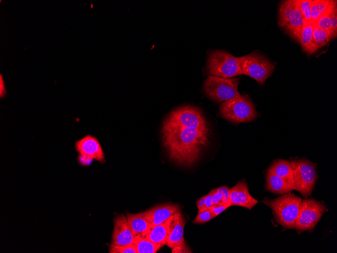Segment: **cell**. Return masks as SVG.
I'll list each match as a JSON object with an SVG mask.
<instances>
[{"mask_svg": "<svg viewBox=\"0 0 337 253\" xmlns=\"http://www.w3.org/2000/svg\"><path fill=\"white\" fill-rule=\"evenodd\" d=\"M313 26L314 23L312 22H304L298 39L302 50L308 55L316 52L313 42Z\"/></svg>", "mask_w": 337, "mask_h": 253, "instance_id": "obj_19", "label": "cell"}, {"mask_svg": "<svg viewBox=\"0 0 337 253\" xmlns=\"http://www.w3.org/2000/svg\"><path fill=\"white\" fill-rule=\"evenodd\" d=\"M231 206H238L252 209L258 203L250 194L247 184L244 181L238 182L230 188Z\"/></svg>", "mask_w": 337, "mask_h": 253, "instance_id": "obj_14", "label": "cell"}, {"mask_svg": "<svg viewBox=\"0 0 337 253\" xmlns=\"http://www.w3.org/2000/svg\"><path fill=\"white\" fill-rule=\"evenodd\" d=\"M128 223L136 235L145 237L149 231L151 224L144 217L143 212L132 214H126Z\"/></svg>", "mask_w": 337, "mask_h": 253, "instance_id": "obj_16", "label": "cell"}, {"mask_svg": "<svg viewBox=\"0 0 337 253\" xmlns=\"http://www.w3.org/2000/svg\"><path fill=\"white\" fill-rule=\"evenodd\" d=\"M211 127L198 107L184 106L171 112L162 122V144L169 159L184 166H191L208 147Z\"/></svg>", "mask_w": 337, "mask_h": 253, "instance_id": "obj_1", "label": "cell"}, {"mask_svg": "<svg viewBox=\"0 0 337 253\" xmlns=\"http://www.w3.org/2000/svg\"><path fill=\"white\" fill-rule=\"evenodd\" d=\"M302 199L294 193H286L263 203L272 210L277 221L286 229H295Z\"/></svg>", "mask_w": 337, "mask_h": 253, "instance_id": "obj_2", "label": "cell"}, {"mask_svg": "<svg viewBox=\"0 0 337 253\" xmlns=\"http://www.w3.org/2000/svg\"><path fill=\"white\" fill-rule=\"evenodd\" d=\"M219 112L224 119L238 124L254 120L258 117L254 103L246 94H240L222 102Z\"/></svg>", "mask_w": 337, "mask_h": 253, "instance_id": "obj_3", "label": "cell"}, {"mask_svg": "<svg viewBox=\"0 0 337 253\" xmlns=\"http://www.w3.org/2000/svg\"><path fill=\"white\" fill-rule=\"evenodd\" d=\"M266 189L275 194H286L294 188L284 180L267 171L266 176Z\"/></svg>", "mask_w": 337, "mask_h": 253, "instance_id": "obj_17", "label": "cell"}, {"mask_svg": "<svg viewBox=\"0 0 337 253\" xmlns=\"http://www.w3.org/2000/svg\"><path fill=\"white\" fill-rule=\"evenodd\" d=\"M205 195L201 196L199 198L197 202L196 206L198 209V212H201L203 210L204 207V201H205Z\"/></svg>", "mask_w": 337, "mask_h": 253, "instance_id": "obj_33", "label": "cell"}, {"mask_svg": "<svg viewBox=\"0 0 337 253\" xmlns=\"http://www.w3.org/2000/svg\"><path fill=\"white\" fill-rule=\"evenodd\" d=\"M291 163L295 190L307 197L311 194L317 179L315 165L304 159L292 160Z\"/></svg>", "mask_w": 337, "mask_h": 253, "instance_id": "obj_8", "label": "cell"}, {"mask_svg": "<svg viewBox=\"0 0 337 253\" xmlns=\"http://www.w3.org/2000/svg\"><path fill=\"white\" fill-rule=\"evenodd\" d=\"M299 2L304 22H312L310 10L311 0H299Z\"/></svg>", "mask_w": 337, "mask_h": 253, "instance_id": "obj_26", "label": "cell"}, {"mask_svg": "<svg viewBox=\"0 0 337 253\" xmlns=\"http://www.w3.org/2000/svg\"><path fill=\"white\" fill-rule=\"evenodd\" d=\"M242 74L250 76L262 85L271 76L274 64L261 54L252 53L239 57Z\"/></svg>", "mask_w": 337, "mask_h": 253, "instance_id": "obj_7", "label": "cell"}, {"mask_svg": "<svg viewBox=\"0 0 337 253\" xmlns=\"http://www.w3.org/2000/svg\"><path fill=\"white\" fill-rule=\"evenodd\" d=\"M7 91L5 88V83L3 80V77L2 74L0 75V97H4Z\"/></svg>", "mask_w": 337, "mask_h": 253, "instance_id": "obj_32", "label": "cell"}, {"mask_svg": "<svg viewBox=\"0 0 337 253\" xmlns=\"http://www.w3.org/2000/svg\"><path fill=\"white\" fill-rule=\"evenodd\" d=\"M212 201L213 205H224L223 203L222 194L217 188L213 189V192L212 196Z\"/></svg>", "mask_w": 337, "mask_h": 253, "instance_id": "obj_29", "label": "cell"}, {"mask_svg": "<svg viewBox=\"0 0 337 253\" xmlns=\"http://www.w3.org/2000/svg\"><path fill=\"white\" fill-rule=\"evenodd\" d=\"M185 223L181 210L172 217L165 245L172 249V252H192L184 238Z\"/></svg>", "mask_w": 337, "mask_h": 253, "instance_id": "obj_11", "label": "cell"}, {"mask_svg": "<svg viewBox=\"0 0 337 253\" xmlns=\"http://www.w3.org/2000/svg\"><path fill=\"white\" fill-rule=\"evenodd\" d=\"M333 1L326 11L314 23L319 28L330 32L335 38L336 37L332 31L330 18V10Z\"/></svg>", "mask_w": 337, "mask_h": 253, "instance_id": "obj_23", "label": "cell"}, {"mask_svg": "<svg viewBox=\"0 0 337 253\" xmlns=\"http://www.w3.org/2000/svg\"><path fill=\"white\" fill-rule=\"evenodd\" d=\"M336 1H333L330 10V18L332 31L335 37L337 35V6Z\"/></svg>", "mask_w": 337, "mask_h": 253, "instance_id": "obj_27", "label": "cell"}, {"mask_svg": "<svg viewBox=\"0 0 337 253\" xmlns=\"http://www.w3.org/2000/svg\"><path fill=\"white\" fill-rule=\"evenodd\" d=\"M213 192V189L211 190L206 195H205L204 207L203 210L210 208L212 206V196Z\"/></svg>", "mask_w": 337, "mask_h": 253, "instance_id": "obj_31", "label": "cell"}, {"mask_svg": "<svg viewBox=\"0 0 337 253\" xmlns=\"http://www.w3.org/2000/svg\"><path fill=\"white\" fill-rule=\"evenodd\" d=\"M133 243L136 247L137 253H155L162 246L138 235H135Z\"/></svg>", "mask_w": 337, "mask_h": 253, "instance_id": "obj_21", "label": "cell"}, {"mask_svg": "<svg viewBox=\"0 0 337 253\" xmlns=\"http://www.w3.org/2000/svg\"><path fill=\"white\" fill-rule=\"evenodd\" d=\"M135 234L131 228L126 216L117 215L114 220V229L111 243L126 245L133 243Z\"/></svg>", "mask_w": 337, "mask_h": 253, "instance_id": "obj_12", "label": "cell"}, {"mask_svg": "<svg viewBox=\"0 0 337 253\" xmlns=\"http://www.w3.org/2000/svg\"><path fill=\"white\" fill-rule=\"evenodd\" d=\"M326 210L322 202L312 198L302 200L295 229L299 232L313 229Z\"/></svg>", "mask_w": 337, "mask_h": 253, "instance_id": "obj_9", "label": "cell"}, {"mask_svg": "<svg viewBox=\"0 0 337 253\" xmlns=\"http://www.w3.org/2000/svg\"><path fill=\"white\" fill-rule=\"evenodd\" d=\"M109 253H137L134 243L126 245H117L110 243L108 245Z\"/></svg>", "mask_w": 337, "mask_h": 253, "instance_id": "obj_24", "label": "cell"}, {"mask_svg": "<svg viewBox=\"0 0 337 253\" xmlns=\"http://www.w3.org/2000/svg\"><path fill=\"white\" fill-rule=\"evenodd\" d=\"M331 0H311V15L312 21L315 23L329 8Z\"/></svg>", "mask_w": 337, "mask_h": 253, "instance_id": "obj_22", "label": "cell"}, {"mask_svg": "<svg viewBox=\"0 0 337 253\" xmlns=\"http://www.w3.org/2000/svg\"><path fill=\"white\" fill-rule=\"evenodd\" d=\"M172 217L160 224L152 226L145 238L152 242L162 246L165 245Z\"/></svg>", "mask_w": 337, "mask_h": 253, "instance_id": "obj_18", "label": "cell"}, {"mask_svg": "<svg viewBox=\"0 0 337 253\" xmlns=\"http://www.w3.org/2000/svg\"><path fill=\"white\" fill-rule=\"evenodd\" d=\"M313 42L315 52L325 46L334 38L329 32L323 30L314 23L313 29Z\"/></svg>", "mask_w": 337, "mask_h": 253, "instance_id": "obj_20", "label": "cell"}, {"mask_svg": "<svg viewBox=\"0 0 337 253\" xmlns=\"http://www.w3.org/2000/svg\"><path fill=\"white\" fill-rule=\"evenodd\" d=\"M217 189L222 194L223 205L229 207H231L230 188L227 186H222L217 188Z\"/></svg>", "mask_w": 337, "mask_h": 253, "instance_id": "obj_28", "label": "cell"}, {"mask_svg": "<svg viewBox=\"0 0 337 253\" xmlns=\"http://www.w3.org/2000/svg\"><path fill=\"white\" fill-rule=\"evenodd\" d=\"M208 74L222 78H233L242 74L239 57L222 50H212L206 63Z\"/></svg>", "mask_w": 337, "mask_h": 253, "instance_id": "obj_5", "label": "cell"}, {"mask_svg": "<svg viewBox=\"0 0 337 253\" xmlns=\"http://www.w3.org/2000/svg\"><path fill=\"white\" fill-rule=\"evenodd\" d=\"M268 171L284 180L295 190L291 161L283 159L276 160L269 167Z\"/></svg>", "mask_w": 337, "mask_h": 253, "instance_id": "obj_15", "label": "cell"}, {"mask_svg": "<svg viewBox=\"0 0 337 253\" xmlns=\"http://www.w3.org/2000/svg\"><path fill=\"white\" fill-rule=\"evenodd\" d=\"M229 208L226 205H213L210 209H211L213 214L214 215V218L222 213L224 211H225L227 209Z\"/></svg>", "mask_w": 337, "mask_h": 253, "instance_id": "obj_30", "label": "cell"}, {"mask_svg": "<svg viewBox=\"0 0 337 253\" xmlns=\"http://www.w3.org/2000/svg\"><path fill=\"white\" fill-rule=\"evenodd\" d=\"M180 210L179 205L166 203L155 206L142 212L144 217L151 224L152 227L165 222Z\"/></svg>", "mask_w": 337, "mask_h": 253, "instance_id": "obj_13", "label": "cell"}, {"mask_svg": "<svg viewBox=\"0 0 337 253\" xmlns=\"http://www.w3.org/2000/svg\"><path fill=\"white\" fill-rule=\"evenodd\" d=\"M75 148L79 153L78 160L83 166L90 164L92 160L101 163L105 162L104 154L98 139L87 134L75 142Z\"/></svg>", "mask_w": 337, "mask_h": 253, "instance_id": "obj_10", "label": "cell"}, {"mask_svg": "<svg viewBox=\"0 0 337 253\" xmlns=\"http://www.w3.org/2000/svg\"><path fill=\"white\" fill-rule=\"evenodd\" d=\"M304 23L299 0H286L280 2L278 9L277 24L298 42Z\"/></svg>", "mask_w": 337, "mask_h": 253, "instance_id": "obj_4", "label": "cell"}, {"mask_svg": "<svg viewBox=\"0 0 337 253\" xmlns=\"http://www.w3.org/2000/svg\"><path fill=\"white\" fill-rule=\"evenodd\" d=\"M214 218L213 212L210 208L205 210L198 213L193 221V224H204Z\"/></svg>", "mask_w": 337, "mask_h": 253, "instance_id": "obj_25", "label": "cell"}, {"mask_svg": "<svg viewBox=\"0 0 337 253\" xmlns=\"http://www.w3.org/2000/svg\"><path fill=\"white\" fill-rule=\"evenodd\" d=\"M239 78H222L209 75L203 84L205 94L216 103H222L240 93Z\"/></svg>", "mask_w": 337, "mask_h": 253, "instance_id": "obj_6", "label": "cell"}]
</instances>
